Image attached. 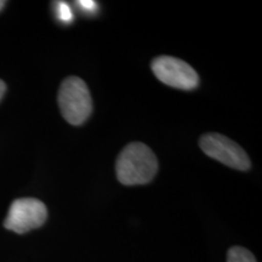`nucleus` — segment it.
<instances>
[{"label": "nucleus", "instance_id": "nucleus-8", "mask_svg": "<svg viewBox=\"0 0 262 262\" xmlns=\"http://www.w3.org/2000/svg\"><path fill=\"white\" fill-rule=\"evenodd\" d=\"M81 8L85 10H89V11H93V10L96 8V3L95 2H78Z\"/></svg>", "mask_w": 262, "mask_h": 262}, {"label": "nucleus", "instance_id": "nucleus-4", "mask_svg": "<svg viewBox=\"0 0 262 262\" xmlns=\"http://www.w3.org/2000/svg\"><path fill=\"white\" fill-rule=\"evenodd\" d=\"M48 219V209L42 202L35 198L16 199L10 206L4 226L9 231L24 234L40 227Z\"/></svg>", "mask_w": 262, "mask_h": 262}, {"label": "nucleus", "instance_id": "nucleus-7", "mask_svg": "<svg viewBox=\"0 0 262 262\" xmlns=\"http://www.w3.org/2000/svg\"><path fill=\"white\" fill-rule=\"evenodd\" d=\"M57 15L63 22H71L73 16H72L71 8L66 3H57Z\"/></svg>", "mask_w": 262, "mask_h": 262}, {"label": "nucleus", "instance_id": "nucleus-5", "mask_svg": "<svg viewBox=\"0 0 262 262\" xmlns=\"http://www.w3.org/2000/svg\"><path fill=\"white\" fill-rule=\"evenodd\" d=\"M153 73L162 83L180 90H193L199 77L188 63L172 56H159L152 62Z\"/></svg>", "mask_w": 262, "mask_h": 262}, {"label": "nucleus", "instance_id": "nucleus-10", "mask_svg": "<svg viewBox=\"0 0 262 262\" xmlns=\"http://www.w3.org/2000/svg\"><path fill=\"white\" fill-rule=\"evenodd\" d=\"M4 5H5V2H2V0H0V10L4 8Z\"/></svg>", "mask_w": 262, "mask_h": 262}, {"label": "nucleus", "instance_id": "nucleus-2", "mask_svg": "<svg viewBox=\"0 0 262 262\" xmlns=\"http://www.w3.org/2000/svg\"><path fill=\"white\" fill-rule=\"evenodd\" d=\"M58 106L62 116L72 125L86 122L93 112V100L89 88L78 77H68L58 90Z\"/></svg>", "mask_w": 262, "mask_h": 262}, {"label": "nucleus", "instance_id": "nucleus-1", "mask_svg": "<svg viewBox=\"0 0 262 262\" xmlns=\"http://www.w3.org/2000/svg\"><path fill=\"white\" fill-rule=\"evenodd\" d=\"M116 171L123 185H145L152 181L158 171V160L145 143L131 142L118 156Z\"/></svg>", "mask_w": 262, "mask_h": 262}, {"label": "nucleus", "instance_id": "nucleus-6", "mask_svg": "<svg viewBox=\"0 0 262 262\" xmlns=\"http://www.w3.org/2000/svg\"><path fill=\"white\" fill-rule=\"evenodd\" d=\"M227 262H256V258L248 249L232 247L227 253Z\"/></svg>", "mask_w": 262, "mask_h": 262}, {"label": "nucleus", "instance_id": "nucleus-3", "mask_svg": "<svg viewBox=\"0 0 262 262\" xmlns=\"http://www.w3.org/2000/svg\"><path fill=\"white\" fill-rule=\"evenodd\" d=\"M203 152L210 158L229 166V168L247 171L250 169V159L247 152L238 143L217 133L205 134L199 140Z\"/></svg>", "mask_w": 262, "mask_h": 262}, {"label": "nucleus", "instance_id": "nucleus-9", "mask_svg": "<svg viewBox=\"0 0 262 262\" xmlns=\"http://www.w3.org/2000/svg\"><path fill=\"white\" fill-rule=\"evenodd\" d=\"M5 90H6V85L3 80H0V100H2V97L4 96L5 94Z\"/></svg>", "mask_w": 262, "mask_h": 262}]
</instances>
